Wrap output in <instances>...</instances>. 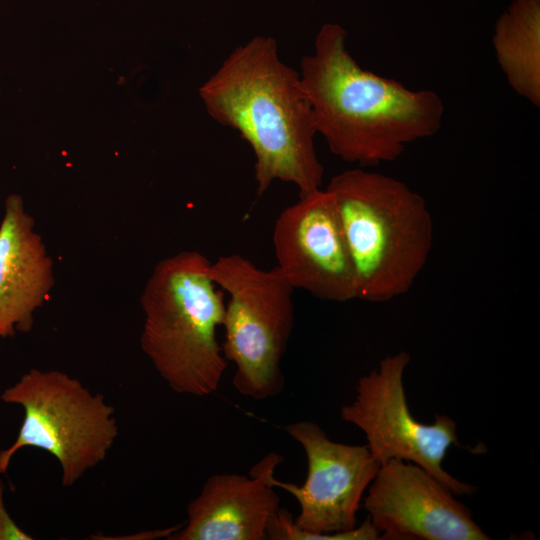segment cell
Masks as SVG:
<instances>
[{
  "mask_svg": "<svg viewBox=\"0 0 540 540\" xmlns=\"http://www.w3.org/2000/svg\"><path fill=\"white\" fill-rule=\"evenodd\" d=\"M347 32L322 25L313 51L300 61L317 134L330 152L360 167L398 159L407 145L434 136L444 104L432 90H411L364 69L347 49Z\"/></svg>",
  "mask_w": 540,
  "mask_h": 540,
  "instance_id": "obj_1",
  "label": "cell"
},
{
  "mask_svg": "<svg viewBox=\"0 0 540 540\" xmlns=\"http://www.w3.org/2000/svg\"><path fill=\"white\" fill-rule=\"evenodd\" d=\"M210 117L250 145L259 195L274 181L294 184L299 196L322 188L317 131L299 72L284 63L271 36L237 46L201 85Z\"/></svg>",
  "mask_w": 540,
  "mask_h": 540,
  "instance_id": "obj_2",
  "label": "cell"
},
{
  "mask_svg": "<svg viewBox=\"0 0 540 540\" xmlns=\"http://www.w3.org/2000/svg\"><path fill=\"white\" fill-rule=\"evenodd\" d=\"M333 197L354 269L358 299L384 303L408 292L433 246L424 197L394 177L362 167L334 175Z\"/></svg>",
  "mask_w": 540,
  "mask_h": 540,
  "instance_id": "obj_3",
  "label": "cell"
},
{
  "mask_svg": "<svg viewBox=\"0 0 540 540\" xmlns=\"http://www.w3.org/2000/svg\"><path fill=\"white\" fill-rule=\"evenodd\" d=\"M210 263L193 250L165 257L140 297L143 353L173 391L196 397L217 391L228 363L217 338L225 296L207 274Z\"/></svg>",
  "mask_w": 540,
  "mask_h": 540,
  "instance_id": "obj_4",
  "label": "cell"
},
{
  "mask_svg": "<svg viewBox=\"0 0 540 540\" xmlns=\"http://www.w3.org/2000/svg\"><path fill=\"white\" fill-rule=\"evenodd\" d=\"M0 398L24 410L15 441L0 451V474L16 452L34 447L56 458L62 486L71 487L106 459L119 434L114 406L60 370L32 368Z\"/></svg>",
  "mask_w": 540,
  "mask_h": 540,
  "instance_id": "obj_5",
  "label": "cell"
},
{
  "mask_svg": "<svg viewBox=\"0 0 540 540\" xmlns=\"http://www.w3.org/2000/svg\"><path fill=\"white\" fill-rule=\"evenodd\" d=\"M226 293L222 352L232 362V385L254 400L280 394L285 385L281 361L294 328L293 286L275 266L257 267L234 253L220 256L207 268Z\"/></svg>",
  "mask_w": 540,
  "mask_h": 540,
  "instance_id": "obj_6",
  "label": "cell"
},
{
  "mask_svg": "<svg viewBox=\"0 0 540 540\" xmlns=\"http://www.w3.org/2000/svg\"><path fill=\"white\" fill-rule=\"evenodd\" d=\"M284 429L305 451L307 477L302 485L270 477L274 487L296 499L300 511L293 519L288 510L279 508L269 520L266 539H379L369 517L357 527L360 502L381 466L368 446L335 442L312 421L294 422Z\"/></svg>",
  "mask_w": 540,
  "mask_h": 540,
  "instance_id": "obj_7",
  "label": "cell"
},
{
  "mask_svg": "<svg viewBox=\"0 0 540 540\" xmlns=\"http://www.w3.org/2000/svg\"><path fill=\"white\" fill-rule=\"evenodd\" d=\"M410 359L408 352H397L360 377L354 400L341 407L340 417L364 433L366 445L380 465L391 459L409 461L427 470L456 496L471 495L477 488L453 477L442 466L448 449L458 445L456 422L441 414L426 424L411 414L403 382Z\"/></svg>",
  "mask_w": 540,
  "mask_h": 540,
  "instance_id": "obj_8",
  "label": "cell"
},
{
  "mask_svg": "<svg viewBox=\"0 0 540 540\" xmlns=\"http://www.w3.org/2000/svg\"><path fill=\"white\" fill-rule=\"evenodd\" d=\"M299 197L275 222L276 266L294 289L334 302L358 299L354 269L332 195L320 188Z\"/></svg>",
  "mask_w": 540,
  "mask_h": 540,
  "instance_id": "obj_9",
  "label": "cell"
},
{
  "mask_svg": "<svg viewBox=\"0 0 540 540\" xmlns=\"http://www.w3.org/2000/svg\"><path fill=\"white\" fill-rule=\"evenodd\" d=\"M364 508L384 539L487 540L470 509L421 466L400 459L381 465Z\"/></svg>",
  "mask_w": 540,
  "mask_h": 540,
  "instance_id": "obj_10",
  "label": "cell"
},
{
  "mask_svg": "<svg viewBox=\"0 0 540 540\" xmlns=\"http://www.w3.org/2000/svg\"><path fill=\"white\" fill-rule=\"evenodd\" d=\"M281 455L270 453L255 464L250 477L214 474L187 505V521L170 540H263L280 498L270 482Z\"/></svg>",
  "mask_w": 540,
  "mask_h": 540,
  "instance_id": "obj_11",
  "label": "cell"
},
{
  "mask_svg": "<svg viewBox=\"0 0 540 540\" xmlns=\"http://www.w3.org/2000/svg\"><path fill=\"white\" fill-rule=\"evenodd\" d=\"M55 284L54 262L23 199L11 194L0 224V339L29 332Z\"/></svg>",
  "mask_w": 540,
  "mask_h": 540,
  "instance_id": "obj_12",
  "label": "cell"
},
{
  "mask_svg": "<svg viewBox=\"0 0 540 540\" xmlns=\"http://www.w3.org/2000/svg\"><path fill=\"white\" fill-rule=\"evenodd\" d=\"M496 61L511 88L540 106V0H513L495 22Z\"/></svg>",
  "mask_w": 540,
  "mask_h": 540,
  "instance_id": "obj_13",
  "label": "cell"
},
{
  "mask_svg": "<svg viewBox=\"0 0 540 540\" xmlns=\"http://www.w3.org/2000/svg\"><path fill=\"white\" fill-rule=\"evenodd\" d=\"M11 518L4 503V488L0 477V540H32Z\"/></svg>",
  "mask_w": 540,
  "mask_h": 540,
  "instance_id": "obj_14",
  "label": "cell"
}]
</instances>
